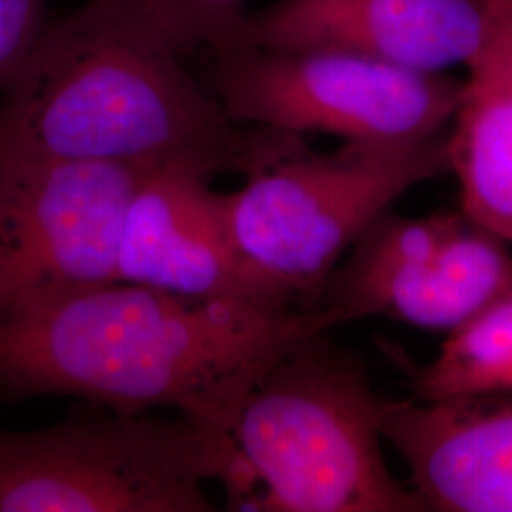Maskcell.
Returning <instances> with one entry per match:
<instances>
[{
	"label": "cell",
	"mask_w": 512,
	"mask_h": 512,
	"mask_svg": "<svg viewBox=\"0 0 512 512\" xmlns=\"http://www.w3.org/2000/svg\"><path fill=\"white\" fill-rule=\"evenodd\" d=\"M338 327L323 306L277 310L112 281L0 304V399L65 395L141 416L175 408L220 444L251 385Z\"/></svg>",
	"instance_id": "1"
},
{
	"label": "cell",
	"mask_w": 512,
	"mask_h": 512,
	"mask_svg": "<svg viewBox=\"0 0 512 512\" xmlns=\"http://www.w3.org/2000/svg\"><path fill=\"white\" fill-rule=\"evenodd\" d=\"M245 131L184 57L112 2L48 19L0 93V167L27 162L238 169Z\"/></svg>",
	"instance_id": "2"
},
{
	"label": "cell",
	"mask_w": 512,
	"mask_h": 512,
	"mask_svg": "<svg viewBox=\"0 0 512 512\" xmlns=\"http://www.w3.org/2000/svg\"><path fill=\"white\" fill-rule=\"evenodd\" d=\"M315 334L275 361L217 446L228 511L425 512L385 463L363 365Z\"/></svg>",
	"instance_id": "3"
},
{
	"label": "cell",
	"mask_w": 512,
	"mask_h": 512,
	"mask_svg": "<svg viewBox=\"0 0 512 512\" xmlns=\"http://www.w3.org/2000/svg\"><path fill=\"white\" fill-rule=\"evenodd\" d=\"M226 196L232 239L264 296L285 310L321 306L330 275L404 192L450 171L448 131L421 141H346L319 152L302 133L255 126Z\"/></svg>",
	"instance_id": "4"
},
{
	"label": "cell",
	"mask_w": 512,
	"mask_h": 512,
	"mask_svg": "<svg viewBox=\"0 0 512 512\" xmlns=\"http://www.w3.org/2000/svg\"><path fill=\"white\" fill-rule=\"evenodd\" d=\"M217 442L184 418L74 416L0 431V512H211Z\"/></svg>",
	"instance_id": "5"
},
{
	"label": "cell",
	"mask_w": 512,
	"mask_h": 512,
	"mask_svg": "<svg viewBox=\"0 0 512 512\" xmlns=\"http://www.w3.org/2000/svg\"><path fill=\"white\" fill-rule=\"evenodd\" d=\"M209 92L236 122L344 141H421L444 133L461 82L332 48L249 44L202 54Z\"/></svg>",
	"instance_id": "6"
},
{
	"label": "cell",
	"mask_w": 512,
	"mask_h": 512,
	"mask_svg": "<svg viewBox=\"0 0 512 512\" xmlns=\"http://www.w3.org/2000/svg\"><path fill=\"white\" fill-rule=\"evenodd\" d=\"M459 211L403 217L385 211L340 262L321 306L338 325L382 315L454 332L512 294V253Z\"/></svg>",
	"instance_id": "7"
},
{
	"label": "cell",
	"mask_w": 512,
	"mask_h": 512,
	"mask_svg": "<svg viewBox=\"0 0 512 512\" xmlns=\"http://www.w3.org/2000/svg\"><path fill=\"white\" fill-rule=\"evenodd\" d=\"M152 167L27 162L0 167V304L118 281L129 202Z\"/></svg>",
	"instance_id": "8"
},
{
	"label": "cell",
	"mask_w": 512,
	"mask_h": 512,
	"mask_svg": "<svg viewBox=\"0 0 512 512\" xmlns=\"http://www.w3.org/2000/svg\"><path fill=\"white\" fill-rule=\"evenodd\" d=\"M211 179L183 165L148 169L126 211L118 281L277 308L247 272L230 232L226 196L209 186Z\"/></svg>",
	"instance_id": "9"
},
{
	"label": "cell",
	"mask_w": 512,
	"mask_h": 512,
	"mask_svg": "<svg viewBox=\"0 0 512 512\" xmlns=\"http://www.w3.org/2000/svg\"><path fill=\"white\" fill-rule=\"evenodd\" d=\"M484 19V0H277L247 14L234 44L332 48L444 73L471 61Z\"/></svg>",
	"instance_id": "10"
},
{
	"label": "cell",
	"mask_w": 512,
	"mask_h": 512,
	"mask_svg": "<svg viewBox=\"0 0 512 512\" xmlns=\"http://www.w3.org/2000/svg\"><path fill=\"white\" fill-rule=\"evenodd\" d=\"M425 512H512V393L380 403Z\"/></svg>",
	"instance_id": "11"
},
{
	"label": "cell",
	"mask_w": 512,
	"mask_h": 512,
	"mask_svg": "<svg viewBox=\"0 0 512 512\" xmlns=\"http://www.w3.org/2000/svg\"><path fill=\"white\" fill-rule=\"evenodd\" d=\"M484 33L467 63L448 131L461 211L512 245V0H484Z\"/></svg>",
	"instance_id": "12"
},
{
	"label": "cell",
	"mask_w": 512,
	"mask_h": 512,
	"mask_svg": "<svg viewBox=\"0 0 512 512\" xmlns=\"http://www.w3.org/2000/svg\"><path fill=\"white\" fill-rule=\"evenodd\" d=\"M414 399L512 393V294L450 332L437 357L412 370Z\"/></svg>",
	"instance_id": "13"
},
{
	"label": "cell",
	"mask_w": 512,
	"mask_h": 512,
	"mask_svg": "<svg viewBox=\"0 0 512 512\" xmlns=\"http://www.w3.org/2000/svg\"><path fill=\"white\" fill-rule=\"evenodd\" d=\"M150 38L181 57L236 42L247 18L245 0H107Z\"/></svg>",
	"instance_id": "14"
},
{
	"label": "cell",
	"mask_w": 512,
	"mask_h": 512,
	"mask_svg": "<svg viewBox=\"0 0 512 512\" xmlns=\"http://www.w3.org/2000/svg\"><path fill=\"white\" fill-rule=\"evenodd\" d=\"M48 0H0V93L44 29Z\"/></svg>",
	"instance_id": "15"
}]
</instances>
